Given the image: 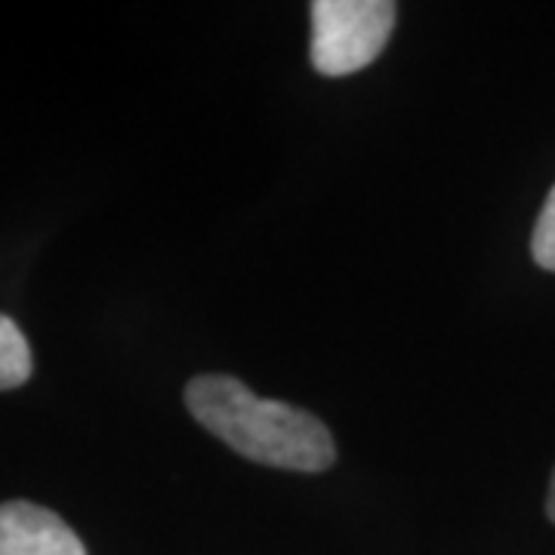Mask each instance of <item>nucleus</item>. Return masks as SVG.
Instances as JSON below:
<instances>
[{
    "instance_id": "nucleus-1",
    "label": "nucleus",
    "mask_w": 555,
    "mask_h": 555,
    "mask_svg": "<svg viewBox=\"0 0 555 555\" xmlns=\"http://www.w3.org/2000/svg\"><path fill=\"white\" fill-rule=\"evenodd\" d=\"M185 408L207 433L262 466L324 473L337 460L331 429L318 416L259 398L235 377H195L185 386Z\"/></svg>"
},
{
    "instance_id": "nucleus-2",
    "label": "nucleus",
    "mask_w": 555,
    "mask_h": 555,
    "mask_svg": "<svg viewBox=\"0 0 555 555\" xmlns=\"http://www.w3.org/2000/svg\"><path fill=\"white\" fill-rule=\"evenodd\" d=\"M309 56L318 75L343 78L377 60L396 28L398 7L389 0H315Z\"/></svg>"
},
{
    "instance_id": "nucleus-3",
    "label": "nucleus",
    "mask_w": 555,
    "mask_h": 555,
    "mask_svg": "<svg viewBox=\"0 0 555 555\" xmlns=\"http://www.w3.org/2000/svg\"><path fill=\"white\" fill-rule=\"evenodd\" d=\"M0 555H87L56 513L28 500L0 503Z\"/></svg>"
},
{
    "instance_id": "nucleus-4",
    "label": "nucleus",
    "mask_w": 555,
    "mask_h": 555,
    "mask_svg": "<svg viewBox=\"0 0 555 555\" xmlns=\"http://www.w3.org/2000/svg\"><path fill=\"white\" fill-rule=\"evenodd\" d=\"M31 377V349L22 327L0 312V392L16 389Z\"/></svg>"
},
{
    "instance_id": "nucleus-5",
    "label": "nucleus",
    "mask_w": 555,
    "mask_h": 555,
    "mask_svg": "<svg viewBox=\"0 0 555 555\" xmlns=\"http://www.w3.org/2000/svg\"><path fill=\"white\" fill-rule=\"evenodd\" d=\"M531 254H534L537 266H543L546 272H555V185L546 204H543V210H540V217H537Z\"/></svg>"
},
{
    "instance_id": "nucleus-6",
    "label": "nucleus",
    "mask_w": 555,
    "mask_h": 555,
    "mask_svg": "<svg viewBox=\"0 0 555 555\" xmlns=\"http://www.w3.org/2000/svg\"><path fill=\"white\" fill-rule=\"evenodd\" d=\"M546 516L555 521V473H553V481H550V494H546Z\"/></svg>"
}]
</instances>
